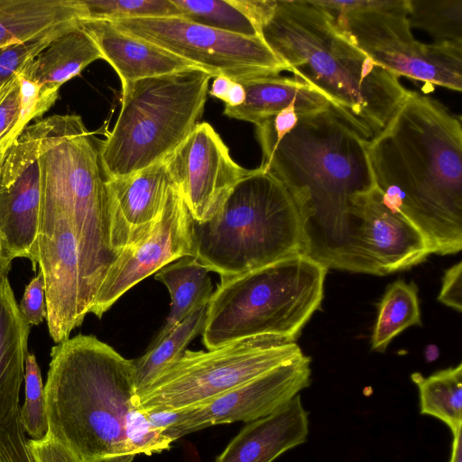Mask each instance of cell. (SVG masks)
I'll return each mask as SVG.
<instances>
[{
    "mask_svg": "<svg viewBox=\"0 0 462 462\" xmlns=\"http://www.w3.org/2000/svg\"><path fill=\"white\" fill-rule=\"evenodd\" d=\"M234 80L226 76H217L213 80L212 86L208 94L210 96L226 102V96Z\"/></svg>",
    "mask_w": 462,
    "mask_h": 462,
    "instance_id": "cell-41",
    "label": "cell"
},
{
    "mask_svg": "<svg viewBox=\"0 0 462 462\" xmlns=\"http://www.w3.org/2000/svg\"><path fill=\"white\" fill-rule=\"evenodd\" d=\"M361 240L379 275L406 270L430 254L420 230L393 208L375 187L356 200Z\"/></svg>",
    "mask_w": 462,
    "mask_h": 462,
    "instance_id": "cell-17",
    "label": "cell"
},
{
    "mask_svg": "<svg viewBox=\"0 0 462 462\" xmlns=\"http://www.w3.org/2000/svg\"><path fill=\"white\" fill-rule=\"evenodd\" d=\"M20 115L16 134L19 135L32 120L41 118L56 102L60 88L42 85L19 73Z\"/></svg>",
    "mask_w": 462,
    "mask_h": 462,
    "instance_id": "cell-34",
    "label": "cell"
},
{
    "mask_svg": "<svg viewBox=\"0 0 462 462\" xmlns=\"http://www.w3.org/2000/svg\"><path fill=\"white\" fill-rule=\"evenodd\" d=\"M375 187L424 236L430 254L462 249V124L427 95L409 90L366 143Z\"/></svg>",
    "mask_w": 462,
    "mask_h": 462,
    "instance_id": "cell-2",
    "label": "cell"
},
{
    "mask_svg": "<svg viewBox=\"0 0 462 462\" xmlns=\"http://www.w3.org/2000/svg\"><path fill=\"white\" fill-rule=\"evenodd\" d=\"M38 254L49 333L58 344L81 325L89 313L92 300L82 277L78 244L68 217L42 199Z\"/></svg>",
    "mask_w": 462,
    "mask_h": 462,
    "instance_id": "cell-12",
    "label": "cell"
},
{
    "mask_svg": "<svg viewBox=\"0 0 462 462\" xmlns=\"http://www.w3.org/2000/svg\"><path fill=\"white\" fill-rule=\"evenodd\" d=\"M152 424L162 431V435L174 442L178 439L202 430L197 408L187 410L143 411Z\"/></svg>",
    "mask_w": 462,
    "mask_h": 462,
    "instance_id": "cell-36",
    "label": "cell"
},
{
    "mask_svg": "<svg viewBox=\"0 0 462 462\" xmlns=\"http://www.w3.org/2000/svg\"><path fill=\"white\" fill-rule=\"evenodd\" d=\"M184 256H195L192 217L172 182L160 217L143 237L120 253L89 313L100 319L133 286Z\"/></svg>",
    "mask_w": 462,
    "mask_h": 462,
    "instance_id": "cell-14",
    "label": "cell"
},
{
    "mask_svg": "<svg viewBox=\"0 0 462 462\" xmlns=\"http://www.w3.org/2000/svg\"><path fill=\"white\" fill-rule=\"evenodd\" d=\"M44 385L50 435L83 462H132L125 427L135 403L134 363L94 336L51 351Z\"/></svg>",
    "mask_w": 462,
    "mask_h": 462,
    "instance_id": "cell-4",
    "label": "cell"
},
{
    "mask_svg": "<svg viewBox=\"0 0 462 462\" xmlns=\"http://www.w3.org/2000/svg\"><path fill=\"white\" fill-rule=\"evenodd\" d=\"M11 266H12L11 260H9L7 258L0 257V277L5 273H9V272L11 270Z\"/></svg>",
    "mask_w": 462,
    "mask_h": 462,
    "instance_id": "cell-45",
    "label": "cell"
},
{
    "mask_svg": "<svg viewBox=\"0 0 462 462\" xmlns=\"http://www.w3.org/2000/svg\"><path fill=\"white\" fill-rule=\"evenodd\" d=\"M112 23L193 63L211 78L226 76L239 82L287 70L260 37L227 32L179 17L134 18Z\"/></svg>",
    "mask_w": 462,
    "mask_h": 462,
    "instance_id": "cell-11",
    "label": "cell"
},
{
    "mask_svg": "<svg viewBox=\"0 0 462 462\" xmlns=\"http://www.w3.org/2000/svg\"><path fill=\"white\" fill-rule=\"evenodd\" d=\"M79 24L93 40L102 59L116 70L122 88L139 79L197 68L157 45L119 30L111 22L79 20Z\"/></svg>",
    "mask_w": 462,
    "mask_h": 462,
    "instance_id": "cell-20",
    "label": "cell"
},
{
    "mask_svg": "<svg viewBox=\"0 0 462 462\" xmlns=\"http://www.w3.org/2000/svg\"><path fill=\"white\" fill-rule=\"evenodd\" d=\"M42 120L29 126L6 150L0 163V244L2 257L27 258L38 265L41 206L39 148Z\"/></svg>",
    "mask_w": 462,
    "mask_h": 462,
    "instance_id": "cell-13",
    "label": "cell"
},
{
    "mask_svg": "<svg viewBox=\"0 0 462 462\" xmlns=\"http://www.w3.org/2000/svg\"><path fill=\"white\" fill-rule=\"evenodd\" d=\"M195 256L220 277H232L301 254L296 205L282 182L257 168L247 173L206 221L192 219Z\"/></svg>",
    "mask_w": 462,
    "mask_h": 462,
    "instance_id": "cell-6",
    "label": "cell"
},
{
    "mask_svg": "<svg viewBox=\"0 0 462 462\" xmlns=\"http://www.w3.org/2000/svg\"><path fill=\"white\" fill-rule=\"evenodd\" d=\"M19 115V79L16 74L8 92L0 101V146H10L17 138Z\"/></svg>",
    "mask_w": 462,
    "mask_h": 462,
    "instance_id": "cell-37",
    "label": "cell"
},
{
    "mask_svg": "<svg viewBox=\"0 0 462 462\" xmlns=\"http://www.w3.org/2000/svg\"><path fill=\"white\" fill-rule=\"evenodd\" d=\"M125 439L126 452L134 457L139 454L151 456L161 453L168 450L172 443L152 424L146 413L135 403L126 419Z\"/></svg>",
    "mask_w": 462,
    "mask_h": 462,
    "instance_id": "cell-33",
    "label": "cell"
},
{
    "mask_svg": "<svg viewBox=\"0 0 462 462\" xmlns=\"http://www.w3.org/2000/svg\"><path fill=\"white\" fill-rule=\"evenodd\" d=\"M310 357L303 355L198 407L201 428L247 423L273 413L310 386Z\"/></svg>",
    "mask_w": 462,
    "mask_h": 462,
    "instance_id": "cell-16",
    "label": "cell"
},
{
    "mask_svg": "<svg viewBox=\"0 0 462 462\" xmlns=\"http://www.w3.org/2000/svg\"><path fill=\"white\" fill-rule=\"evenodd\" d=\"M0 462H4V461H3V459H2V457H1V456H0Z\"/></svg>",
    "mask_w": 462,
    "mask_h": 462,
    "instance_id": "cell-48",
    "label": "cell"
},
{
    "mask_svg": "<svg viewBox=\"0 0 462 462\" xmlns=\"http://www.w3.org/2000/svg\"><path fill=\"white\" fill-rule=\"evenodd\" d=\"M303 355L295 340L273 335L240 339L206 352L186 350L135 397V404L143 411L202 407Z\"/></svg>",
    "mask_w": 462,
    "mask_h": 462,
    "instance_id": "cell-10",
    "label": "cell"
},
{
    "mask_svg": "<svg viewBox=\"0 0 462 462\" xmlns=\"http://www.w3.org/2000/svg\"><path fill=\"white\" fill-rule=\"evenodd\" d=\"M424 356L427 362H433L439 357V350L435 345H429L425 347Z\"/></svg>",
    "mask_w": 462,
    "mask_h": 462,
    "instance_id": "cell-44",
    "label": "cell"
},
{
    "mask_svg": "<svg viewBox=\"0 0 462 462\" xmlns=\"http://www.w3.org/2000/svg\"><path fill=\"white\" fill-rule=\"evenodd\" d=\"M245 99L238 106H225L224 115L255 125L274 116L291 104L298 116L330 106L328 100L297 78L262 76L239 81Z\"/></svg>",
    "mask_w": 462,
    "mask_h": 462,
    "instance_id": "cell-21",
    "label": "cell"
},
{
    "mask_svg": "<svg viewBox=\"0 0 462 462\" xmlns=\"http://www.w3.org/2000/svg\"><path fill=\"white\" fill-rule=\"evenodd\" d=\"M419 391L420 412L443 421L452 434L462 428V364L428 377L411 374Z\"/></svg>",
    "mask_w": 462,
    "mask_h": 462,
    "instance_id": "cell-27",
    "label": "cell"
},
{
    "mask_svg": "<svg viewBox=\"0 0 462 462\" xmlns=\"http://www.w3.org/2000/svg\"><path fill=\"white\" fill-rule=\"evenodd\" d=\"M30 328L5 273L0 277V421L19 407Z\"/></svg>",
    "mask_w": 462,
    "mask_h": 462,
    "instance_id": "cell-22",
    "label": "cell"
},
{
    "mask_svg": "<svg viewBox=\"0 0 462 462\" xmlns=\"http://www.w3.org/2000/svg\"><path fill=\"white\" fill-rule=\"evenodd\" d=\"M449 462H462V428L453 433Z\"/></svg>",
    "mask_w": 462,
    "mask_h": 462,
    "instance_id": "cell-43",
    "label": "cell"
},
{
    "mask_svg": "<svg viewBox=\"0 0 462 462\" xmlns=\"http://www.w3.org/2000/svg\"><path fill=\"white\" fill-rule=\"evenodd\" d=\"M367 142L328 106L300 115L295 128L263 152L260 168L282 182L298 209L301 254L328 270L379 275L356 205L375 185Z\"/></svg>",
    "mask_w": 462,
    "mask_h": 462,
    "instance_id": "cell-1",
    "label": "cell"
},
{
    "mask_svg": "<svg viewBox=\"0 0 462 462\" xmlns=\"http://www.w3.org/2000/svg\"><path fill=\"white\" fill-rule=\"evenodd\" d=\"M209 272L196 256H184L155 273V279L170 292L171 310L151 345L159 342L187 317L208 304L214 292Z\"/></svg>",
    "mask_w": 462,
    "mask_h": 462,
    "instance_id": "cell-25",
    "label": "cell"
},
{
    "mask_svg": "<svg viewBox=\"0 0 462 462\" xmlns=\"http://www.w3.org/2000/svg\"><path fill=\"white\" fill-rule=\"evenodd\" d=\"M309 412L300 394L273 413L247 422L215 462H273L306 442Z\"/></svg>",
    "mask_w": 462,
    "mask_h": 462,
    "instance_id": "cell-19",
    "label": "cell"
},
{
    "mask_svg": "<svg viewBox=\"0 0 462 462\" xmlns=\"http://www.w3.org/2000/svg\"><path fill=\"white\" fill-rule=\"evenodd\" d=\"M245 99V92L243 86L239 82L234 81L226 96V106H238L243 104Z\"/></svg>",
    "mask_w": 462,
    "mask_h": 462,
    "instance_id": "cell-42",
    "label": "cell"
},
{
    "mask_svg": "<svg viewBox=\"0 0 462 462\" xmlns=\"http://www.w3.org/2000/svg\"><path fill=\"white\" fill-rule=\"evenodd\" d=\"M335 25L374 61L399 78L462 90V44L417 41L407 0H315Z\"/></svg>",
    "mask_w": 462,
    "mask_h": 462,
    "instance_id": "cell-9",
    "label": "cell"
},
{
    "mask_svg": "<svg viewBox=\"0 0 462 462\" xmlns=\"http://www.w3.org/2000/svg\"><path fill=\"white\" fill-rule=\"evenodd\" d=\"M41 199L69 218L92 305L118 253L114 211L97 145L78 115L42 119ZM92 307V306H91Z\"/></svg>",
    "mask_w": 462,
    "mask_h": 462,
    "instance_id": "cell-5",
    "label": "cell"
},
{
    "mask_svg": "<svg viewBox=\"0 0 462 462\" xmlns=\"http://www.w3.org/2000/svg\"><path fill=\"white\" fill-rule=\"evenodd\" d=\"M210 79L194 68L139 79L122 88L118 117L97 145L106 180L163 161L201 118Z\"/></svg>",
    "mask_w": 462,
    "mask_h": 462,
    "instance_id": "cell-8",
    "label": "cell"
},
{
    "mask_svg": "<svg viewBox=\"0 0 462 462\" xmlns=\"http://www.w3.org/2000/svg\"><path fill=\"white\" fill-rule=\"evenodd\" d=\"M115 217V248L120 253L152 228L172 180L164 161L125 177L106 180Z\"/></svg>",
    "mask_w": 462,
    "mask_h": 462,
    "instance_id": "cell-18",
    "label": "cell"
},
{
    "mask_svg": "<svg viewBox=\"0 0 462 462\" xmlns=\"http://www.w3.org/2000/svg\"><path fill=\"white\" fill-rule=\"evenodd\" d=\"M33 462H83L65 445L54 439L50 433L42 440H26Z\"/></svg>",
    "mask_w": 462,
    "mask_h": 462,
    "instance_id": "cell-39",
    "label": "cell"
},
{
    "mask_svg": "<svg viewBox=\"0 0 462 462\" xmlns=\"http://www.w3.org/2000/svg\"><path fill=\"white\" fill-rule=\"evenodd\" d=\"M9 146H6V145H2L0 146V163L2 162V159L6 152V150L8 149Z\"/></svg>",
    "mask_w": 462,
    "mask_h": 462,
    "instance_id": "cell-46",
    "label": "cell"
},
{
    "mask_svg": "<svg viewBox=\"0 0 462 462\" xmlns=\"http://www.w3.org/2000/svg\"><path fill=\"white\" fill-rule=\"evenodd\" d=\"M181 19L248 37L259 33L238 0H171ZM261 38V37H260Z\"/></svg>",
    "mask_w": 462,
    "mask_h": 462,
    "instance_id": "cell-29",
    "label": "cell"
},
{
    "mask_svg": "<svg viewBox=\"0 0 462 462\" xmlns=\"http://www.w3.org/2000/svg\"><path fill=\"white\" fill-rule=\"evenodd\" d=\"M80 20L117 22L134 18L180 17L171 0H79Z\"/></svg>",
    "mask_w": 462,
    "mask_h": 462,
    "instance_id": "cell-31",
    "label": "cell"
},
{
    "mask_svg": "<svg viewBox=\"0 0 462 462\" xmlns=\"http://www.w3.org/2000/svg\"><path fill=\"white\" fill-rule=\"evenodd\" d=\"M19 309L30 326L47 319L44 282L40 271L25 287Z\"/></svg>",
    "mask_w": 462,
    "mask_h": 462,
    "instance_id": "cell-38",
    "label": "cell"
},
{
    "mask_svg": "<svg viewBox=\"0 0 462 462\" xmlns=\"http://www.w3.org/2000/svg\"><path fill=\"white\" fill-rule=\"evenodd\" d=\"M328 269L303 254L222 277L208 304L202 341L208 350L257 336L296 340L319 310Z\"/></svg>",
    "mask_w": 462,
    "mask_h": 462,
    "instance_id": "cell-7",
    "label": "cell"
},
{
    "mask_svg": "<svg viewBox=\"0 0 462 462\" xmlns=\"http://www.w3.org/2000/svg\"><path fill=\"white\" fill-rule=\"evenodd\" d=\"M259 35L287 70L323 96L363 139L386 125L407 90L337 29L314 0H275Z\"/></svg>",
    "mask_w": 462,
    "mask_h": 462,
    "instance_id": "cell-3",
    "label": "cell"
},
{
    "mask_svg": "<svg viewBox=\"0 0 462 462\" xmlns=\"http://www.w3.org/2000/svg\"><path fill=\"white\" fill-rule=\"evenodd\" d=\"M163 161L196 222L208 219L248 171L206 122L198 123Z\"/></svg>",
    "mask_w": 462,
    "mask_h": 462,
    "instance_id": "cell-15",
    "label": "cell"
},
{
    "mask_svg": "<svg viewBox=\"0 0 462 462\" xmlns=\"http://www.w3.org/2000/svg\"><path fill=\"white\" fill-rule=\"evenodd\" d=\"M442 304L461 312L462 310V263L448 268L442 279V287L438 296Z\"/></svg>",
    "mask_w": 462,
    "mask_h": 462,
    "instance_id": "cell-40",
    "label": "cell"
},
{
    "mask_svg": "<svg viewBox=\"0 0 462 462\" xmlns=\"http://www.w3.org/2000/svg\"><path fill=\"white\" fill-rule=\"evenodd\" d=\"M413 325H420L417 286L413 282L396 281L388 287L380 302L372 349L385 351L393 337Z\"/></svg>",
    "mask_w": 462,
    "mask_h": 462,
    "instance_id": "cell-28",
    "label": "cell"
},
{
    "mask_svg": "<svg viewBox=\"0 0 462 462\" xmlns=\"http://www.w3.org/2000/svg\"><path fill=\"white\" fill-rule=\"evenodd\" d=\"M411 27L426 31L435 42L462 44V0H407Z\"/></svg>",
    "mask_w": 462,
    "mask_h": 462,
    "instance_id": "cell-30",
    "label": "cell"
},
{
    "mask_svg": "<svg viewBox=\"0 0 462 462\" xmlns=\"http://www.w3.org/2000/svg\"><path fill=\"white\" fill-rule=\"evenodd\" d=\"M99 59L98 48L78 22L54 37L18 73L33 82L60 88Z\"/></svg>",
    "mask_w": 462,
    "mask_h": 462,
    "instance_id": "cell-24",
    "label": "cell"
},
{
    "mask_svg": "<svg viewBox=\"0 0 462 462\" xmlns=\"http://www.w3.org/2000/svg\"><path fill=\"white\" fill-rule=\"evenodd\" d=\"M208 305L197 310L134 363L135 397L143 393L164 371L181 358L187 346L201 334Z\"/></svg>",
    "mask_w": 462,
    "mask_h": 462,
    "instance_id": "cell-26",
    "label": "cell"
},
{
    "mask_svg": "<svg viewBox=\"0 0 462 462\" xmlns=\"http://www.w3.org/2000/svg\"><path fill=\"white\" fill-rule=\"evenodd\" d=\"M24 384L25 402L20 409V421L32 439L42 440L49 432L44 386L36 357L29 352L24 364Z\"/></svg>",
    "mask_w": 462,
    "mask_h": 462,
    "instance_id": "cell-32",
    "label": "cell"
},
{
    "mask_svg": "<svg viewBox=\"0 0 462 462\" xmlns=\"http://www.w3.org/2000/svg\"><path fill=\"white\" fill-rule=\"evenodd\" d=\"M72 25L58 29L23 42L0 48V88L38 55L54 37Z\"/></svg>",
    "mask_w": 462,
    "mask_h": 462,
    "instance_id": "cell-35",
    "label": "cell"
},
{
    "mask_svg": "<svg viewBox=\"0 0 462 462\" xmlns=\"http://www.w3.org/2000/svg\"><path fill=\"white\" fill-rule=\"evenodd\" d=\"M0 257H2V247H1V244H0Z\"/></svg>",
    "mask_w": 462,
    "mask_h": 462,
    "instance_id": "cell-47",
    "label": "cell"
},
{
    "mask_svg": "<svg viewBox=\"0 0 462 462\" xmlns=\"http://www.w3.org/2000/svg\"><path fill=\"white\" fill-rule=\"evenodd\" d=\"M82 18L79 0H0V48L72 25Z\"/></svg>",
    "mask_w": 462,
    "mask_h": 462,
    "instance_id": "cell-23",
    "label": "cell"
}]
</instances>
